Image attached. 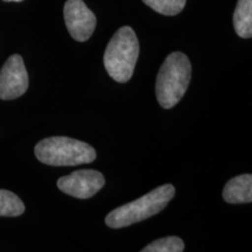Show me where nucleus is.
<instances>
[{
	"label": "nucleus",
	"instance_id": "nucleus-6",
	"mask_svg": "<svg viewBox=\"0 0 252 252\" xmlns=\"http://www.w3.org/2000/svg\"><path fill=\"white\" fill-rule=\"evenodd\" d=\"M28 74L20 55L9 56L0 69V99L19 98L28 89Z\"/></svg>",
	"mask_w": 252,
	"mask_h": 252
},
{
	"label": "nucleus",
	"instance_id": "nucleus-10",
	"mask_svg": "<svg viewBox=\"0 0 252 252\" xmlns=\"http://www.w3.org/2000/svg\"><path fill=\"white\" fill-rule=\"evenodd\" d=\"M25 204L20 197L5 189H0V216L17 217L23 215Z\"/></svg>",
	"mask_w": 252,
	"mask_h": 252
},
{
	"label": "nucleus",
	"instance_id": "nucleus-13",
	"mask_svg": "<svg viewBox=\"0 0 252 252\" xmlns=\"http://www.w3.org/2000/svg\"><path fill=\"white\" fill-rule=\"evenodd\" d=\"M4 1H15V2H19V1H23V0H4Z\"/></svg>",
	"mask_w": 252,
	"mask_h": 252
},
{
	"label": "nucleus",
	"instance_id": "nucleus-4",
	"mask_svg": "<svg viewBox=\"0 0 252 252\" xmlns=\"http://www.w3.org/2000/svg\"><path fill=\"white\" fill-rule=\"evenodd\" d=\"M37 160L49 166H77L96 159V151L89 144L69 137H50L36 144Z\"/></svg>",
	"mask_w": 252,
	"mask_h": 252
},
{
	"label": "nucleus",
	"instance_id": "nucleus-9",
	"mask_svg": "<svg viewBox=\"0 0 252 252\" xmlns=\"http://www.w3.org/2000/svg\"><path fill=\"white\" fill-rule=\"evenodd\" d=\"M234 27L238 36H252V0H238L234 13Z\"/></svg>",
	"mask_w": 252,
	"mask_h": 252
},
{
	"label": "nucleus",
	"instance_id": "nucleus-3",
	"mask_svg": "<svg viewBox=\"0 0 252 252\" xmlns=\"http://www.w3.org/2000/svg\"><path fill=\"white\" fill-rule=\"evenodd\" d=\"M139 56V42L131 27L124 26L116 32L104 53V67L112 80L126 83L133 75Z\"/></svg>",
	"mask_w": 252,
	"mask_h": 252
},
{
	"label": "nucleus",
	"instance_id": "nucleus-12",
	"mask_svg": "<svg viewBox=\"0 0 252 252\" xmlns=\"http://www.w3.org/2000/svg\"><path fill=\"white\" fill-rule=\"evenodd\" d=\"M145 5L163 15H176L185 8L186 0H143Z\"/></svg>",
	"mask_w": 252,
	"mask_h": 252
},
{
	"label": "nucleus",
	"instance_id": "nucleus-8",
	"mask_svg": "<svg viewBox=\"0 0 252 252\" xmlns=\"http://www.w3.org/2000/svg\"><path fill=\"white\" fill-rule=\"evenodd\" d=\"M222 196L225 202L231 204L252 202V175H238L226 182Z\"/></svg>",
	"mask_w": 252,
	"mask_h": 252
},
{
	"label": "nucleus",
	"instance_id": "nucleus-5",
	"mask_svg": "<svg viewBox=\"0 0 252 252\" xmlns=\"http://www.w3.org/2000/svg\"><path fill=\"white\" fill-rule=\"evenodd\" d=\"M104 185L105 179L103 174L94 169H81L62 176L58 180L60 190L81 200L93 197L104 187Z\"/></svg>",
	"mask_w": 252,
	"mask_h": 252
},
{
	"label": "nucleus",
	"instance_id": "nucleus-2",
	"mask_svg": "<svg viewBox=\"0 0 252 252\" xmlns=\"http://www.w3.org/2000/svg\"><path fill=\"white\" fill-rule=\"evenodd\" d=\"M174 195L173 185L160 186L144 196L116 208L105 217V224L112 229H121L150 219L165 209Z\"/></svg>",
	"mask_w": 252,
	"mask_h": 252
},
{
	"label": "nucleus",
	"instance_id": "nucleus-11",
	"mask_svg": "<svg viewBox=\"0 0 252 252\" xmlns=\"http://www.w3.org/2000/svg\"><path fill=\"white\" fill-rule=\"evenodd\" d=\"M185 250V243L180 237L169 236L159 238L141 249V252H182Z\"/></svg>",
	"mask_w": 252,
	"mask_h": 252
},
{
	"label": "nucleus",
	"instance_id": "nucleus-1",
	"mask_svg": "<svg viewBox=\"0 0 252 252\" xmlns=\"http://www.w3.org/2000/svg\"><path fill=\"white\" fill-rule=\"evenodd\" d=\"M191 80V64L188 56L174 52L167 56L158 72L156 94L161 108L171 109L180 102Z\"/></svg>",
	"mask_w": 252,
	"mask_h": 252
},
{
	"label": "nucleus",
	"instance_id": "nucleus-7",
	"mask_svg": "<svg viewBox=\"0 0 252 252\" xmlns=\"http://www.w3.org/2000/svg\"><path fill=\"white\" fill-rule=\"evenodd\" d=\"M63 17L72 39L78 42L90 39L96 28L97 19L83 0H67L63 8Z\"/></svg>",
	"mask_w": 252,
	"mask_h": 252
}]
</instances>
